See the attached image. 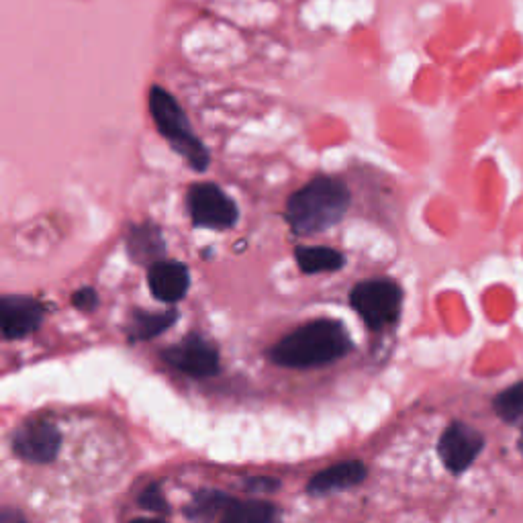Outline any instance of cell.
Wrapping results in <instances>:
<instances>
[{
	"label": "cell",
	"mask_w": 523,
	"mask_h": 523,
	"mask_svg": "<svg viewBox=\"0 0 523 523\" xmlns=\"http://www.w3.org/2000/svg\"><path fill=\"white\" fill-rule=\"evenodd\" d=\"M131 523H166L162 519H148V517H139V519H133Z\"/></svg>",
	"instance_id": "7402d4cb"
},
{
	"label": "cell",
	"mask_w": 523,
	"mask_h": 523,
	"mask_svg": "<svg viewBox=\"0 0 523 523\" xmlns=\"http://www.w3.org/2000/svg\"><path fill=\"white\" fill-rule=\"evenodd\" d=\"M72 305H74L78 311L90 313V311H94V309L99 307V295H97V291H94V289L84 287V289H80V291H76V293L72 295Z\"/></svg>",
	"instance_id": "d6986e66"
},
{
	"label": "cell",
	"mask_w": 523,
	"mask_h": 523,
	"mask_svg": "<svg viewBox=\"0 0 523 523\" xmlns=\"http://www.w3.org/2000/svg\"><path fill=\"white\" fill-rule=\"evenodd\" d=\"M495 411L505 421H515L523 417V383H517L507 391H503L501 395H497Z\"/></svg>",
	"instance_id": "e0dca14e"
},
{
	"label": "cell",
	"mask_w": 523,
	"mask_h": 523,
	"mask_svg": "<svg viewBox=\"0 0 523 523\" xmlns=\"http://www.w3.org/2000/svg\"><path fill=\"white\" fill-rule=\"evenodd\" d=\"M62 448V434L52 421L33 419L13 434V452L33 464H52Z\"/></svg>",
	"instance_id": "8992f818"
},
{
	"label": "cell",
	"mask_w": 523,
	"mask_h": 523,
	"mask_svg": "<svg viewBox=\"0 0 523 523\" xmlns=\"http://www.w3.org/2000/svg\"><path fill=\"white\" fill-rule=\"evenodd\" d=\"M127 252L129 258L141 266H148V264L152 266L164 260L166 242L162 229L152 221L131 225L127 233Z\"/></svg>",
	"instance_id": "7c38bea8"
},
{
	"label": "cell",
	"mask_w": 523,
	"mask_h": 523,
	"mask_svg": "<svg viewBox=\"0 0 523 523\" xmlns=\"http://www.w3.org/2000/svg\"><path fill=\"white\" fill-rule=\"evenodd\" d=\"M483 446H485V438L481 436V432H477L474 427L466 423L456 421L442 434L438 444V454L450 472L460 474L477 460Z\"/></svg>",
	"instance_id": "ba28073f"
},
{
	"label": "cell",
	"mask_w": 523,
	"mask_h": 523,
	"mask_svg": "<svg viewBox=\"0 0 523 523\" xmlns=\"http://www.w3.org/2000/svg\"><path fill=\"white\" fill-rule=\"evenodd\" d=\"M176 319H178V313L174 309L162 311V313L135 309L131 313V321H129V340L131 342L152 340V338L164 334L166 329H170L176 323Z\"/></svg>",
	"instance_id": "4fadbf2b"
},
{
	"label": "cell",
	"mask_w": 523,
	"mask_h": 523,
	"mask_svg": "<svg viewBox=\"0 0 523 523\" xmlns=\"http://www.w3.org/2000/svg\"><path fill=\"white\" fill-rule=\"evenodd\" d=\"M403 291L399 284L389 278H372L356 284L350 293L352 309L364 319V323L380 331L397 323L401 315Z\"/></svg>",
	"instance_id": "277c9868"
},
{
	"label": "cell",
	"mask_w": 523,
	"mask_h": 523,
	"mask_svg": "<svg viewBox=\"0 0 523 523\" xmlns=\"http://www.w3.org/2000/svg\"><path fill=\"white\" fill-rule=\"evenodd\" d=\"M368 470L360 460H346L340 464H334L327 470L317 472L315 477L307 485L309 495H327L334 491H344L358 487L366 481Z\"/></svg>",
	"instance_id": "8fae6325"
},
{
	"label": "cell",
	"mask_w": 523,
	"mask_h": 523,
	"mask_svg": "<svg viewBox=\"0 0 523 523\" xmlns=\"http://www.w3.org/2000/svg\"><path fill=\"white\" fill-rule=\"evenodd\" d=\"M519 448H521V452H523V434H521V442H519Z\"/></svg>",
	"instance_id": "603a6c76"
},
{
	"label": "cell",
	"mask_w": 523,
	"mask_h": 523,
	"mask_svg": "<svg viewBox=\"0 0 523 523\" xmlns=\"http://www.w3.org/2000/svg\"><path fill=\"white\" fill-rule=\"evenodd\" d=\"M295 258L299 268L305 274H321V272H338L346 264V256L338 250L325 246H301L295 250Z\"/></svg>",
	"instance_id": "5bb4252c"
},
{
	"label": "cell",
	"mask_w": 523,
	"mask_h": 523,
	"mask_svg": "<svg viewBox=\"0 0 523 523\" xmlns=\"http://www.w3.org/2000/svg\"><path fill=\"white\" fill-rule=\"evenodd\" d=\"M0 523H27V521L19 511L5 507L3 511H0Z\"/></svg>",
	"instance_id": "44dd1931"
},
{
	"label": "cell",
	"mask_w": 523,
	"mask_h": 523,
	"mask_svg": "<svg viewBox=\"0 0 523 523\" xmlns=\"http://www.w3.org/2000/svg\"><path fill=\"white\" fill-rule=\"evenodd\" d=\"M246 487L250 491H254V493H272V491H276L280 487V483L274 481V479H250L246 483Z\"/></svg>",
	"instance_id": "ffe728a7"
},
{
	"label": "cell",
	"mask_w": 523,
	"mask_h": 523,
	"mask_svg": "<svg viewBox=\"0 0 523 523\" xmlns=\"http://www.w3.org/2000/svg\"><path fill=\"white\" fill-rule=\"evenodd\" d=\"M186 205L195 227L203 229H231L240 219L235 201L215 182H195L188 188Z\"/></svg>",
	"instance_id": "5b68a950"
},
{
	"label": "cell",
	"mask_w": 523,
	"mask_h": 523,
	"mask_svg": "<svg viewBox=\"0 0 523 523\" xmlns=\"http://www.w3.org/2000/svg\"><path fill=\"white\" fill-rule=\"evenodd\" d=\"M352 348L346 327L334 319H317L282 338L270 360L284 368H315L344 358Z\"/></svg>",
	"instance_id": "7a4b0ae2"
},
{
	"label": "cell",
	"mask_w": 523,
	"mask_h": 523,
	"mask_svg": "<svg viewBox=\"0 0 523 523\" xmlns=\"http://www.w3.org/2000/svg\"><path fill=\"white\" fill-rule=\"evenodd\" d=\"M148 109L160 137L168 141L170 150L178 154L190 170L199 174L207 172L211 166V154L190 125L186 111L174 99V94L164 86L152 84L148 90Z\"/></svg>",
	"instance_id": "3957f363"
},
{
	"label": "cell",
	"mask_w": 523,
	"mask_h": 523,
	"mask_svg": "<svg viewBox=\"0 0 523 523\" xmlns=\"http://www.w3.org/2000/svg\"><path fill=\"white\" fill-rule=\"evenodd\" d=\"M231 503L233 497H229L227 493L215 489H203L193 497L190 505H186L184 513L195 523H211L217 515H223Z\"/></svg>",
	"instance_id": "9a60e30c"
},
{
	"label": "cell",
	"mask_w": 523,
	"mask_h": 523,
	"mask_svg": "<svg viewBox=\"0 0 523 523\" xmlns=\"http://www.w3.org/2000/svg\"><path fill=\"white\" fill-rule=\"evenodd\" d=\"M162 358L172 368L193 378H209L219 372L217 348L199 334H188L180 344L166 348Z\"/></svg>",
	"instance_id": "52a82bcc"
},
{
	"label": "cell",
	"mask_w": 523,
	"mask_h": 523,
	"mask_svg": "<svg viewBox=\"0 0 523 523\" xmlns=\"http://www.w3.org/2000/svg\"><path fill=\"white\" fill-rule=\"evenodd\" d=\"M139 507H144V509H148V511H152V513H160V515H164V513L170 511V507H168V503H166V497L162 495L158 483H152V485H148L144 491H141V495H139Z\"/></svg>",
	"instance_id": "ac0fdd59"
},
{
	"label": "cell",
	"mask_w": 523,
	"mask_h": 523,
	"mask_svg": "<svg viewBox=\"0 0 523 523\" xmlns=\"http://www.w3.org/2000/svg\"><path fill=\"white\" fill-rule=\"evenodd\" d=\"M352 205V193L336 176H315L289 197L284 219L297 235H315L336 227Z\"/></svg>",
	"instance_id": "6da1fadb"
},
{
	"label": "cell",
	"mask_w": 523,
	"mask_h": 523,
	"mask_svg": "<svg viewBox=\"0 0 523 523\" xmlns=\"http://www.w3.org/2000/svg\"><path fill=\"white\" fill-rule=\"evenodd\" d=\"M276 507L268 501H237L225 509L219 523H272Z\"/></svg>",
	"instance_id": "2e32d148"
},
{
	"label": "cell",
	"mask_w": 523,
	"mask_h": 523,
	"mask_svg": "<svg viewBox=\"0 0 523 523\" xmlns=\"http://www.w3.org/2000/svg\"><path fill=\"white\" fill-rule=\"evenodd\" d=\"M45 309L33 297L9 295L0 299V329L5 340H21L39 329Z\"/></svg>",
	"instance_id": "9c48e42d"
},
{
	"label": "cell",
	"mask_w": 523,
	"mask_h": 523,
	"mask_svg": "<svg viewBox=\"0 0 523 523\" xmlns=\"http://www.w3.org/2000/svg\"><path fill=\"white\" fill-rule=\"evenodd\" d=\"M148 284L152 295L162 303H178L186 297L190 287L188 268L174 260H160L148 270Z\"/></svg>",
	"instance_id": "30bf717a"
}]
</instances>
